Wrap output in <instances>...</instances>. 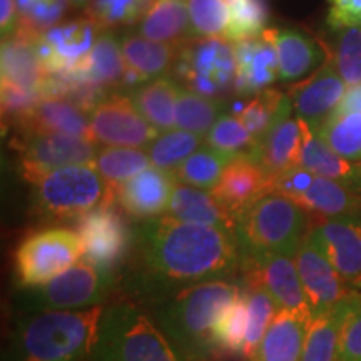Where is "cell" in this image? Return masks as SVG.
<instances>
[{
    "instance_id": "6da1fadb",
    "label": "cell",
    "mask_w": 361,
    "mask_h": 361,
    "mask_svg": "<svg viewBox=\"0 0 361 361\" xmlns=\"http://www.w3.org/2000/svg\"><path fill=\"white\" fill-rule=\"evenodd\" d=\"M133 247L130 288L152 306L196 284L231 279L241 269L236 233L169 216L139 224Z\"/></svg>"
},
{
    "instance_id": "7a4b0ae2",
    "label": "cell",
    "mask_w": 361,
    "mask_h": 361,
    "mask_svg": "<svg viewBox=\"0 0 361 361\" xmlns=\"http://www.w3.org/2000/svg\"><path fill=\"white\" fill-rule=\"evenodd\" d=\"M106 306L20 314L4 361H85L92 356Z\"/></svg>"
},
{
    "instance_id": "3957f363",
    "label": "cell",
    "mask_w": 361,
    "mask_h": 361,
    "mask_svg": "<svg viewBox=\"0 0 361 361\" xmlns=\"http://www.w3.org/2000/svg\"><path fill=\"white\" fill-rule=\"evenodd\" d=\"M243 284L231 279H216L186 288L154 305L156 324L188 361L219 360L213 326L223 310L239 298Z\"/></svg>"
},
{
    "instance_id": "277c9868",
    "label": "cell",
    "mask_w": 361,
    "mask_h": 361,
    "mask_svg": "<svg viewBox=\"0 0 361 361\" xmlns=\"http://www.w3.org/2000/svg\"><path fill=\"white\" fill-rule=\"evenodd\" d=\"M92 361H188L156 322L133 301L104 310Z\"/></svg>"
},
{
    "instance_id": "5b68a950",
    "label": "cell",
    "mask_w": 361,
    "mask_h": 361,
    "mask_svg": "<svg viewBox=\"0 0 361 361\" xmlns=\"http://www.w3.org/2000/svg\"><path fill=\"white\" fill-rule=\"evenodd\" d=\"M310 211L278 192H269L236 219L241 259L258 255H288L295 258L308 234Z\"/></svg>"
},
{
    "instance_id": "8992f818",
    "label": "cell",
    "mask_w": 361,
    "mask_h": 361,
    "mask_svg": "<svg viewBox=\"0 0 361 361\" xmlns=\"http://www.w3.org/2000/svg\"><path fill=\"white\" fill-rule=\"evenodd\" d=\"M34 207L47 219L80 218L114 194L94 164H74L54 169L32 183Z\"/></svg>"
},
{
    "instance_id": "52a82bcc",
    "label": "cell",
    "mask_w": 361,
    "mask_h": 361,
    "mask_svg": "<svg viewBox=\"0 0 361 361\" xmlns=\"http://www.w3.org/2000/svg\"><path fill=\"white\" fill-rule=\"evenodd\" d=\"M116 276L80 259L66 273L42 286L27 288L17 296L20 314L39 311H80L102 305L114 288Z\"/></svg>"
},
{
    "instance_id": "ba28073f",
    "label": "cell",
    "mask_w": 361,
    "mask_h": 361,
    "mask_svg": "<svg viewBox=\"0 0 361 361\" xmlns=\"http://www.w3.org/2000/svg\"><path fill=\"white\" fill-rule=\"evenodd\" d=\"M173 72L184 89L221 101L236 85V54L228 39L196 37L179 45Z\"/></svg>"
},
{
    "instance_id": "9c48e42d",
    "label": "cell",
    "mask_w": 361,
    "mask_h": 361,
    "mask_svg": "<svg viewBox=\"0 0 361 361\" xmlns=\"http://www.w3.org/2000/svg\"><path fill=\"white\" fill-rule=\"evenodd\" d=\"M84 258L79 233L66 228L42 229L25 238L16 252L17 283L22 290L42 286Z\"/></svg>"
},
{
    "instance_id": "30bf717a",
    "label": "cell",
    "mask_w": 361,
    "mask_h": 361,
    "mask_svg": "<svg viewBox=\"0 0 361 361\" xmlns=\"http://www.w3.org/2000/svg\"><path fill=\"white\" fill-rule=\"evenodd\" d=\"M301 204L323 218L361 213V194L340 183L295 166L273 176V191Z\"/></svg>"
},
{
    "instance_id": "8fae6325",
    "label": "cell",
    "mask_w": 361,
    "mask_h": 361,
    "mask_svg": "<svg viewBox=\"0 0 361 361\" xmlns=\"http://www.w3.org/2000/svg\"><path fill=\"white\" fill-rule=\"evenodd\" d=\"M78 233L84 245L82 259L114 276L134 246V233L114 202H104L80 216Z\"/></svg>"
},
{
    "instance_id": "7c38bea8",
    "label": "cell",
    "mask_w": 361,
    "mask_h": 361,
    "mask_svg": "<svg viewBox=\"0 0 361 361\" xmlns=\"http://www.w3.org/2000/svg\"><path fill=\"white\" fill-rule=\"evenodd\" d=\"M16 147L20 173L30 184L54 169L94 164L97 157L92 139L62 133H20Z\"/></svg>"
},
{
    "instance_id": "4fadbf2b",
    "label": "cell",
    "mask_w": 361,
    "mask_h": 361,
    "mask_svg": "<svg viewBox=\"0 0 361 361\" xmlns=\"http://www.w3.org/2000/svg\"><path fill=\"white\" fill-rule=\"evenodd\" d=\"M295 263L308 296L313 319L326 313L353 291L336 271L316 226L305 236L295 255Z\"/></svg>"
},
{
    "instance_id": "5bb4252c",
    "label": "cell",
    "mask_w": 361,
    "mask_h": 361,
    "mask_svg": "<svg viewBox=\"0 0 361 361\" xmlns=\"http://www.w3.org/2000/svg\"><path fill=\"white\" fill-rule=\"evenodd\" d=\"M99 35L101 27L89 17L54 25L34 44L40 67L47 75L84 69Z\"/></svg>"
},
{
    "instance_id": "9a60e30c",
    "label": "cell",
    "mask_w": 361,
    "mask_h": 361,
    "mask_svg": "<svg viewBox=\"0 0 361 361\" xmlns=\"http://www.w3.org/2000/svg\"><path fill=\"white\" fill-rule=\"evenodd\" d=\"M89 119L90 139L107 147H147L161 134L123 94L99 101Z\"/></svg>"
},
{
    "instance_id": "2e32d148",
    "label": "cell",
    "mask_w": 361,
    "mask_h": 361,
    "mask_svg": "<svg viewBox=\"0 0 361 361\" xmlns=\"http://www.w3.org/2000/svg\"><path fill=\"white\" fill-rule=\"evenodd\" d=\"M241 269L245 271V278L259 283L274 298L279 310L295 311L313 319L308 296L293 256L279 252L251 256L241 259Z\"/></svg>"
},
{
    "instance_id": "e0dca14e",
    "label": "cell",
    "mask_w": 361,
    "mask_h": 361,
    "mask_svg": "<svg viewBox=\"0 0 361 361\" xmlns=\"http://www.w3.org/2000/svg\"><path fill=\"white\" fill-rule=\"evenodd\" d=\"M346 89L348 85L338 74L333 59H329L311 78L293 85L288 96L296 117L303 119L313 130H318L338 109Z\"/></svg>"
},
{
    "instance_id": "ac0fdd59",
    "label": "cell",
    "mask_w": 361,
    "mask_h": 361,
    "mask_svg": "<svg viewBox=\"0 0 361 361\" xmlns=\"http://www.w3.org/2000/svg\"><path fill=\"white\" fill-rule=\"evenodd\" d=\"M291 99L284 96L273 126L247 152L252 161L273 176L300 164L303 121L300 117H291Z\"/></svg>"
},
{
    "instance_id": "d6986e66",
    "label": "cell",
    "mask_w": 361,
    "mask_h": 361,
    "mask_svg": "<svg viewBox=\"0 0 361 361\" xmlns=\"http://www.w3.org/2000/svg\"><path fill=\"white\" fill-rule=\"evenodd\" d=\"M173 171L151 166L112 189V194L126 214L137 219H154L168 211L178 186Z\"/></svg>"
},
{
    "instance_id": "ffe728a7",
    "label": "cell",
    "mask_w": 361,
    "mask_h": 361,
    "mask_svg": "<svg viewBox=\"0 0 361 361\" xmlns=\"http://www.w3.org/2000/svg\"><path fill=\"white\" fill-rule=\"evenodd\" d=\"M273 191V174L252 161L250 154H239L229 162L213 191L224 209L238 219L251 204Z\"/></svg>"
},
{
    "instance_id": "44dd1931",
    "label": "cell",
    "mask_w": 361,
    "mask_h": 361,
    "mask_svg": "<svg viewBox=\"0 0 361 361\" xmlns=\"http://www.w3.org/2000/svg\"><path fill=\"white\" fill-rule=\"evenodd\" d=\"M316 229L343 281L361 291V213L324 219Z\"/></svg>"
},
{
    "instance_id": "7402d4cb",
    "label": "cell",
    "mask_w": 361,
    "mask_h": 361,
    "mask_svg": "<svg viewBox=\"0 0 361 361\" xmlns=\"http://www.w3.org/2000/svg\"><path fill=\"white\" fill-rule=\"evenodd\" d=\"M236 54V85L234 90L243 96L259 94V90L273 84L279 75L276 45L269 29L259 37L246 39L233 44Z\"/></svg>"
},
{
    "instance_id": "603a6c76",
    "label": "cell",
    "mask_w": 361,
    "mask_h": 361,
    "mask_svg": "<svg viewBox=\"0 0 361 361\" xmlns=\"http://www.w3.org/2000/svg\"><path fill=\"white\" fill-rule=\"evenodd\" d=\"M37 39L39 37H30L19 30L12 37L4 39L2 89L40 97V85L47 78V74L40 67L34 49Z\"/></svg>"
},
{
    "instance_id": "cb8c5ba5",
    "label": "cell",
    "mask_w": 361,
    "mask_h": 361,
    "mask_svg": "<svg viewBox=\"0 0 361 361\" xmlns=\"http://www.w3.org/2000/svg\"><path fill=\"white\" fill-rule=\"evenodd\" d=\"M311 322L306 314L279 310L250 361H300Z\"/></svg>"
},
{
    "instance_id": "d4e9b609",
    "label": "cell",
    "mask_w": 361,
    "mask_h": 361,
    "mask_svg": "<svg viewBox=\"0 0 361 361\" xmlns=\"http://www.w3.org/2000/svg\"><path fill=\"white\" fill-rule=\"evenodd\" d=\"M20 133H62L90 139L87 111L67 97H45L17 121Z\"/></svg>"
},
{
    "instance_id": "484cf974",
    "label": "cell",
    "mask_w": 361,
    "mask_h": 361,
    "mask_svg": "<svg viewBox=\"0 0 361 361\" xmlns=\"http://www.w3.org/2000/svg\"><path fill=\"white\" fill-rule=\"evenodd\" d=\"M361 305V293L351 291L331 310L310 324L305 350L300 361H336L338 346L346 319Z\"/></svg>"
},
{
    "instance_id": "4316f807",
    "label": "cell",
    "mask_w": 361,
    "mask_h": 361,
    "mask_svg": "<svg viewBox=\"0 0 361 361\" xmlns=\"http://www.w3.org/2000/svg\"><path fill=\"white\" fill-rule=\"evenodd\" d=\"M121 49L129 69V84L149 82L173 71L179 45L156 42L139 34H126Z\"/></svg>"
},
{
    "instance_id": "83f0119b",
    "label": "cell",
    "mask_w": 361,
    "mask_h": 361,
    "mask_svg": "<svg viewBox=\"0 0 361 361\" xmlns=\"http://www.w3.org/2000/svg\"><path fill=\"white\" fill-rule=\"evenodd\" d=\"M276 45L279 61V79L283 82H296L310 72L318 71L324 61V49L318 40L295 29H269Z\"/></svg>"
},
{
    "instance_id": "f1b7e54d",
    "label": "cell",
    "mask_w": 361,
    "mask_h": 361,
    "mask_svg": "<svg viewBox=\"0 0 361 361\" xmlns=\"http://www.w3.org/2000/svg\"><path fill=\"white\" fill-rule=\"evenodd\" d=\"M166 216L188 224L213 226L231 231L236 229V219L224 209L213 192L188 184L176 186Z\"/></svg>"
},
{
    "instance_id": "f546056e",
    "label": "cell",
    "mask_w": 361,
    "mask_h": 361,
    "mask_svg": "<svg viewBox=\"0 0 361 361\" xmlns=\"http://www.w3.org/2000/svg\"><path fill=\"white\" fill-rule=\"evenodd\" d=\"M137 34L156 42L183 45L192 39V25L186 0H152L139 22Z\"/></svg>"
},
{
    "instance_id": "4dcf8cb0",
    "label": "cell",
    "mask_w": 361,
    "mask_h": 361,
    "mask_svg": "<svg viewBox=\"0 0 361 361\" xmlns=\"http://www.w3.org/2000/svg\"><path fill=\"white\" fill-rule=\"evenodd\" d=\"M183 89L176 79L159 78L149 80L130 94L135 109L159 133L176 128V102Z\"/></svg>"
},
{
    "instance_id": "1f68e13d",
    "label": "cell",
    "mask_w": 361,
    "mask_h": 361,
    "mask_svg": "<svg viewBox=\"0 0 361 361\" xmlns=\"http://www.w3.org/2000/svg\"><path fill=\"white\" fill-rule=\"evenodd\" d=\"M84 71L87 78L101 89L128 87L129 69L119 40L114 37V34L104 32L99 35Z\"/></svg>"
},
{
    "instance_id": "d6a6232c",
    "label": "cell",
    "mask_w": 361,
    "mask_h": 361,
    "mask_svg": "<svg viewBox=\"0 0 361 361\" xmlns=\"http://www.w3.org/2000/svg\"><path fill=\"white\" fill-rule=\"evenodd\" d=\"M243 298H245L247 310L245 358H251L261 338L264 336L266 329L278 314L279 306L259 283L250 278H245V283H243Z\"/></svg>"
},
{
    "instance_id": "836d02e7",
    "label": "cell",
    "mask_w": 361,
    "mask_h": 361,
    "mask_svg": "<svg viewBox=\"0 0 361 361\" xmlns=\"http://www.w3.org/2000/svg\"><path fill=\"white\" fill-rule=\"evenodd\" d=\"M236 156L224 154L213 147H200L173 173L176 179L188 186L213 191L218 186L224 169Z\"/></svg>"
},
{
    "instance_id": "e575fe53",
    "label": "cell",
    "mask_w": 361,
    "mask_h": 361,
    "mask_svg": "<svg viewBox=\"0 0 361 361\" xmlns=\"http://www.w3.org/2000/svg\"><path fill=\"white\" fill-rule=\"evenodd\" d=\"M247 328V310L243 291L231 305L226 306L213 326V341L218 358H245V343Z\"/></svg>"
},
{
    "instance_id": "d590c367",
    "label": "cell",
    "mask_w": 361,
    "mask_h": 361,
    "mask_svg": "<svg viewBox=\"0 0 361 361\" xmlns=\"http://www.w3.org/2000/svg\"><path fill=\"white\" fill-rule=\"evenodd\" d=\"M151 157L137 147H104L97 152L94 166L107 186L116 189L126 180L151 168Z\"/></svg>"
},
{
    "instance_id": "8d00e7d4",
    "label": "cell",
    "mask_w": 361,
    "mask_h": 361,
    "mask_svg": "<svg viewBox=\"0 0 361 361\" xmlns=\"http://www.w3.org/2000/svg\"><path fill=\"white\" fill-rule=\"evenodd\" d=\"M336 154L361 161V112H333L316 130Z\"/></svg>"
},
{
    "instance_id": "74e56055",
    "label": "cell",
    "mask_w": 361,
    "mask_h": 361,
    "mask_svg": "<svg viewBox=\"0 0 361 361\" xmlns=\"http://www.w3.org/2000/svg\"><path fill=\"white\" fill-rule=\"evenodd\" d=\"M219 101L204 97L189 89H180L176 102V128L206 135L219 119Z\"/></svg>"
},
{
    "instance_id": "f35d334b",
    "label": "cell",
    "mask_w": 361,
    "mask_h": 361,
    "mask_svg": "<svg viewBox=\"0 0 361 361\" xmlns=\"http://www.w3.org/2000/svg\"><path fill=\"white\" fill-rule=\"evenodd\" d=\"M201 135L188 133V130H166L149 144L147 154L151 157L152 166L174 171L201 147Z\"/></svg>"
},
{
    "instance_id": "ab89813d",
    "label": "cell",
    "mask_w": 361,
    "mask_h": 361,
    "mask_svg": "<svg viewBox=\"0 0 361 361\" xmlns=\"http://www.w3.org/2000/svg\"><path fill=\"white\" fill-rule=\"evenodd\" d=\"M228 2V24L224 37L231 44L259 37L268 22V7L264 0H226Z\"/></svg>"
},
{
    "instance_id": "60d3db41",
    "label": "cell",
    "mask_w": 361,
    "mask_h": 361,
    "mask_svg": "<svg viewBox=\"0 0 361 361\" xmlns=\"http://www.w3.org/2000/svg\"><path fill=\"white\" fill-rule=\"evenodd\" d=\"M152 0H90L85 17L101 29H117L141 22Z\"/></svg>"
},
{
    "instance_id": "b9f144b4",
    "label": "cell",
    "mask_w": 361,
    "mask_h": 361,
    "mask_svg": "<svg viewBox=\"0 0 361 361\" xmlns=\"http://www.w3.org/2000/svg\"><path fill=\"white\" fill-rule=\"evenodd\" d=\"M283 94L279 90L266 89L256 94L251 101H247L243 107H234L236 117L246 126L250 134L255 139V144L268 133L274 119H276L279 106L283 102Z\"/></svg>"
},
{
    "instance_id": "7bdbcfd3",
    "label": "cell",
    "mask_w": 361,
    "mask_h": 361,
    "mask_svg": "<svg viewBox=\"0 0 361 361\" xmlns=\"http://www.w3.org/2000/svg\"><path fill=\"white\" fill-rule=\"evenodd\" d=\"M69 0H17L19 8V32L40 37L66 13Z\"/></svg>"
},
{
    "instance_id": "ee69618b",
    "label": "cell",
    "mask_w": 361,
    "mask_h": 361,
    "mask_svg": "<svg viewBox=\"0 0 361 361\" xmlns=\"http://www.w3.org/2000/svg\"><path fill=\"white\" fill-rule=\"evenodd\" d=\"M209 147L224 154H247L255 147V139L236 116H219L206 137Z\"/></svg>"
},
{
    "instance_id": "f6af8a7d",
    "label": "cell",
    "mask_w": 361,
    "mask_h": 361,
    "mask_svg": "<svg viewBox=\"0 0 361 361\" xmlns=\"http://www.w3.org/2000/svg\"><path fill=\"white\" fill-rule=\"evenodd\" d=\"M331 59L348 87L361 82V27L341 30L336 40L335 56Z\"/></svg>"
},
{
    "instance_id": "bcb514c9",
    "label": "cell",
    "mask_w": 361,
    "mask_h": 361,
    "mask_svg": "<svg viewBox=\"0 0 361 361\" xmlns=\"http://www.w3.org/2000/svg\"><path fill=\"white\" fill-rule=\"evenodd\" d=\"M186 2L192 32L197 37H213L224 32L229 16L226 0H186Z\"/></svg>"
},
{
    "instance_id": "7dc6e473",
    "label": "cell",
    "mask_w": 361,
    "mask_h": 361,
    "mask_svg": "<svg viewBox=\"0 0 361 361\" xmlns=\"http://www.w3.org/2000/svg\"><path fill=\"white\" fill-rule=\"evenodd\" d=\"M336 361H361V305L346 319Z\"/></svg>"
},
{
    "instance_id": "c3c4849f",
    "label": "cell",
    "mask_w": 361,
    "mask_h": 361,
    "mask_svg": "<svg viewBox=\"0 0 361 361\" xmlns=\"http://www.w3.org/2000/svg\"><path fill=\"white\" fill-rule=\"evenodd\" d=\"M326 22L333 30L361 27V0H328Z\"/></svg>"
},
{
    "instance_id": "681fc988",
    "label": "cell",
    "mask_w": 361,
    "mask_h": 361,
    "mask_svg": "<svg viewBox=\"0 0 361 361\" xmlns=\"http://www.w3.org/2000/svg\"><path fill=\"white\" fill-rule=\"evenodd\" d=\"M2 13H0V29L2 37L8 39L19 29V12H17V0H0Z\"/></svg>"
},
{
    "instance_id": "f907efd6",
    "label": "cell",
    "mask_w": 361,
    "mask_h": 361,
    "mask_svg": "<svg viewBox=\"0 0 361 361\" xmlns=\"http://www.w3.org/2000/svg\"><path fill=\"white\" fill-rule=\"evenodd\" d=\"M336 112H361V82L346 89Z\"/></svg>"
},
{
    "instance_id": "816d5d0a",
    "label": "cell",
    "mask_w": 361,
    "mask_h": 361,
    "mask_svg": "<svg viewBox=\"0 0 361 361\" xmlns=\"http://www.w3.org/2000/svg\"><path fill=\"white\" fill-rule=\"evenodd\" d=\"M69 2H71L74 7H84V6H87L90 0H69Z\"/></svg>"
}]
</instances>
